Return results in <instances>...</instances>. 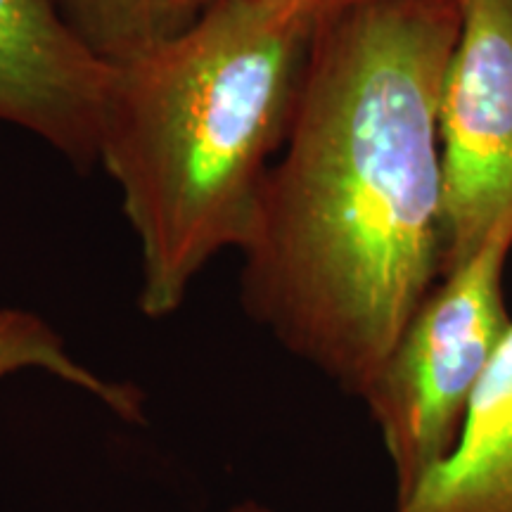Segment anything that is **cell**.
<instances>
[{"label": "cell", "instance_id": "obj_1", "mask_svg": "<svg viewBox=\"0 0 512 512\" xmlns=\"http://www.w3.org/2000/svg\"><path fill=\"white\" fill-rule=\"evenodd\" d=\"M463 0H351L320 19L240 249V304L363 399L444 278L437 107Z\"/></svg>", "mask_w": 512, "mask_h": 512}, {"label": "cell", "instance_id": "obj_2", "mask_svg": "<svg viewBox=\"0 0 512 512\" xmlns=\"http://www.w3.org/2000/svg\"><path fill=\"white\" fill-rule=\"evenodd\" d=\"M330 10L302 0H209L150 53L112 67L100 162L140 249L138 309L159 320L252 233Z\"/></svg>", "mask_w": 512, "mask_h": 512}, {"label": "cell", "instance_id": "obj_3", "mask_svg": "<svg viewBox=\"0 0 512 512\" xmlns=\"http://www.w3.org/2000/svg\"><path fill=\"white\" fill-rule=\"evenodd\" d=\"M510 254L512 207L434 285L363 394L392 463L394 503L451 456L472 396L508 337L503 273Z\"/></svg>", "mask_w": 512, "mask_h": 512}, {"label": "cell", "instance_id": "obj_4", "mask_svg": "<svg viewBox=\"0 0 512 512\" xmlns=\"http://www.w3.org/2000/svg\"><path fill=\"white\" fill-rule=\"evenodd\" d=\"M437 126L446 275L512 207V0H463Z\"/></svg>", "mask_w": 512, "mask_h": 512}, {"label": "cell", "instance_id": "obj_5", "mask_svg": "<svg viewBox=\"0 0 512 512\" xmlns=\"http://www.w3.org/2000/svg\"><path fill=\"white\" fill-rule=\"evenodd\" d=\"M112 67L76 36L55 0H0V121L74 166L100 162Z\"/></svg>", "mask_w": 512, "mask_h": 512}, {"label": "cell", "instance_id": "obj_6", "mask_svg": "<svg viewBox=\"0 0 512 512\" xmlns=\"http://www.w3.org/2000/svg\"><path fill=\"white\" fill-rule=\"evenodd\" d=\"M392 512H512V328L472 396L453 453Z\"/></svg>", "mask_w": 512, "mask_h": 512}, {"label": "cell", "instance_id": "obj_7", "mask_svg": "<svg viewBox=\"0 0 512 512\" xmlns=\"http://www.w3.org/2000/svg\"><path fill=\"white\" fill-rule=\"evenodd\" d=\"M34 370L91 394L121 420L145 425V394L136 384L98 375L76 361L46 318L22 306L0 304V380Z\"/></svg>", "mask_w": 512, "mask_h": 512}, {"label": "cell", "instance_id": "obj_8", "mask_svg": "<svg viewBox=\"0 0 512 512\" xmlns=\"http://www.w3.org/2000/svg\"><path fill=\"white\" fill-rule=\"evenodd\" d=\"M76 36L110 67L162 46L202 8L197 0H55Z\"/></svg>", "mask_w": 512, "mask_h": 512}, {"label": "cell", "instance_id": "obj_9", "mask_svg": "<svg viewBox=\"0 0 512 512\" xmlns=\"http://www.w3.org/2000/svg\"><path fill=\"white\" fill-rule=\"evenodd\" d=\"M204 3H209V0H197V5H200V8ZM302 3L318 5V8H323V10H335V8H339V5L351 3V0H302Z\"/></svg>", "mask_w": 512, "mask_h": 512}, {"label": "cell", "instance_id": "obj_10", "mask_svg": "<svg viewBox=\"0 0 512 512\" xmlns=\"http://www.w3.org/2000/svg\"><path fill=\"white\" fill-rule=\"evenodd\" d=\"M230 512H273V510L266 508V505L256 503V501H245V503L235 505V508L230 510Z\"/></svg>", "mask_w": 512, "mask_h": 512}]
</instances>
